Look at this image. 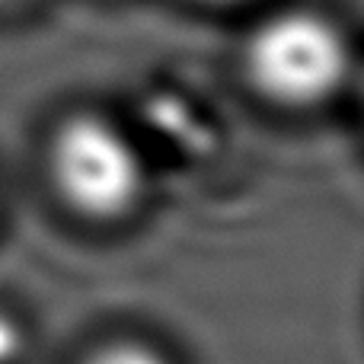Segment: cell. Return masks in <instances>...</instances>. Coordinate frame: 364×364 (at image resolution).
Wrapping results in <instances>:
<instances>
[{"instance_id":"1","label":"cell","mask_w":364,"mask_h":364,"mask_svg":"<svg viewBox=\"0 0 364 364\" xmlns=\"http://www.w3.org/2000/svg\"><path fill=\"white\" fill-rule=\"evenodd\" d=\"M243 74L275 106L314 109L346 87L352 45L333 16L310 6H288L252 26L243 45Z\"/></svg>"},{"instance_id":"2","label":"cell","mask_w":364,"mask_h":364,"mask_svg":"<svg viewBox=\"0 0 364 364\" xmlns=\"http://www.w3.org/2000/svg\"><path fill=\"white\" fill-rule=\"evenodd\" d=\"M48 170L55 188L77 214L115 220L144 192V160L134 141L100 112H77L51 138Z\"/></svg>"},{"instance_id":"3","label":"cell","mask_w":364,"mask_h":364,"mask_svg":"<svg viewBox=\"0 0 364 364\" xmlns=\"http://www.w3.org/2000/svg\"><path fill=\"white\" fill-rule=\"evenodd\" d=\"M83 364H170L164 355H157L147 346H134V342H115L109 348H100L90 355Z\"/></svg>"},{"instance_id":"4","label":"cell","mask_w":364,"mask_h":364,"mask_svg":"<svg viewBox=\"0 0 364 364\" xmlns=\"http://www.w3.org/2000/svg\"><path fill=\"white\" fill-rule=\"evenodd\" d=\"M23 352V333L6 314H0V364H13Z\"/></svg>"},{"instance_id":"5","label":"cell","mask_w":364,"mask_h":364,"mask_svg":"<svg viewBox=\"0 0 364 364\" xmlns=\"http://www.w3.org/2000/svg\"><path fill=\"white\" fill-rule=\"evenodd\" d=\"M195 4H205V6H233V4H243V0H195Z\"/></svg>"},{"instance_id":"6","label":"cell","mask_w":364,"mask_h":364,"mask_svg":"<svg viewBox=\"0 0 364 364\" xmlns=\"http://www.w3.org/2000/svg\"><path fill=\"white\" fill-rule=\"evenodd\" d=\"M10 4H23V0H0V6H10Z\"/></svg>"}]
</instances>
